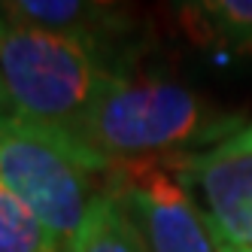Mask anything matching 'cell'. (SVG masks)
Listing matches in <instances>:
<instances>
[{
	"label": "cell",
	"mask_w": 252,
	"mask_h": 252,
	"mask_svg": "<svg viewBox=\"0 0 252 252\" xmlns=\"http://www.w3.org/2000/svg\"><path fill=\"white\" fill-rule=\"evenodd\" d=\"M243 128L237 113L210 103L189 85L116 73L82 128V143L110 161L179 158L222 146Z\"/></svg>",
	"instance_id": "obj_1"
},
{
	"label": "cell",
	"mask_w": 252,
	"mask_h": 252,
	"mask_svg": "<svg viewBox=\"0 0 252 252\" xmlns=\"http://www.w3.org/2000/svg\"><path fill=\"white\" fill-rule=\"evenodd\" d=\"M0 76L19 119L79 140L116 70L79 40L0 12Z\"/></svg>",
	"instance_id": "obj_2"
},
{
	"label": "cell",
	"mask_w": 252,
	"mask_h": 252,
	"mask_svg": "<svg viewBox=\"0 0 252 252\" xmlns=\"http://www.w3.org/2000/svg\"><path fill=\"white\" fill-rule=\"evenodd\" d=\"M113 161L82 140L6 116L0 128V191L15 197L61 240H73Z\"/></svg>",
	"instance_id": "obj_3"
},
{
	"label": "cell",
	"mask_w": 252,
	"mask_h": 252,
	"mask_svg": "<svg viewBox=\"0 0 252 252\" xmlns=\"http://www.w3.org/2000/svg\"><path fill=\"white\" fill-rule=\"evenodd\" d=\"M103 191L125 210L146 252H219L176 158L113 161Z\"/></svg>",
	"instance_id": "obj_4"
},
{
	"label": "cell",
	"mask_w": 252,
	"mask_h": 252,
	"mask_svg": "<svg viewBox=\"0 0 252 252\" xmlns=\"http://www.w3.org/2000/svg\"><path fill=\"white\" fill-rule=\"evenodd\" d=\"M176 164L201 197L213 237L252 246V155H179Z\"/></svg>",
	"instance_id": "obj_5"
},
{
	"label": "cell",
	"mask_w": 252,
	"mask_h": 252,
	"mask_svg": "<svg viewBox=\"0 0 252 252\" xmlns=\"http://www.w3.org/2000/svg\"><path fill=\"white\" fill-rule=\"evenodd\" d=\"M0 12L19 25L79 40L100 58L103 46L125 37V31L131 28L128 12H119L110 3H82V0H12L0 3Z\"/></svg>",
	"instance_id": "obj_6"
},
{
	"label": "cell",
	"mask_w": 252,
	"mask_h": 252,
	"mask_svg": "<svg viewBox=\"0 0 252 252\" xmlns=\"http://www.w3.org/2000/svg\"><path fill=\"white\" fill-rule=\"evenodd\" d=\"M179 22L189 37L234 55H252V0H201L183 3Z\"/></svg>",
	"instance_id": "obj_7"
},
{
	"label": "cell",
	"mask_w": 252,
	"mask_h": 252,
	"mask_svg": "<svg viewBox=\"0 0 252 252\" xmlns=\"http://www.w3.org/2000/svg\"><path fill=\"white\" fill-rule=\"evenodd\" d=\"M67 252H146L137 228L106 191H100L85 213V222L67 243Z\"/></svg>",
	"instance_id": "obj_8"
},
{
	"label": "cell",
	"mask_w": 252,
	"mask_h": 252,
	"mask_svg": "<svg viewBox=\"0 0 252 252\" xmlns=\"http://www.w3.org/2000/svg\"><path fill=\"white\" fill-rule=\"evenodd\" d=\"M0 252H61V237L15 197L0 191Z\"/></svg>",
	"instance_id": "obj_9"
},
{
	"label": "cell",
	"mask_w": 252,
	"mask_h": 252,
	"mask_svg": "<svg viewBox=\"0 0 252 252\" xmlns=\"http://www.w3.org/2000/svg\"><path fill=\"white\" fill-rule=\"evenodd\" d=\"M210 158H234V155H252V122L234 134L231 140H225L222 146H216L207 152Z\"/></svg>",
	"instance_id": "obj_10"
},
{
	"label": "cell",
	"mask_w": 252,
	"mask_h": 252,
	"mask_svg": "<svg viewBox=\"0 0 252 252\" xmlns=\"http://www.w3.org/2000/svg\"><path fill=\"white\" fill-rule=\"evenodd\" d=\"M0 116H15L12 100H9V92H6V85H3V76H0Z\"/></svg>",
	"instance_id": "obj_11"
},
{
	"label": "cell",
	"mask_w": 252,
	"mask_h": 252,
	"mask_svg": "<svg viewBox=\"0 0 252 252\" xmlns=\"http://www.w3.org/2000/svg\"><path fill=\"white\" fill-rule=\"evenodd\" d=\"M216 249L219 252H252V246H234V243H222V240H216Z\"/></svg>",
	"instance_id": "obj_12"
},
{
	"label": "cell",
	"mask_w": 252,
	"mask_h": 252,
	"mask_svg": "<svg viewBox=\"0 0 252 252\" xmlns=\"http://www.w3.org/2000/svg\"><path fill=\"white\" fill-rule=\"evenodd\" d=\"M3 122H6V116H0V128H3Z\"/></svg>",
	"instance_id": "obj_13"
}]
</instances>
